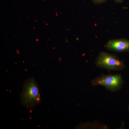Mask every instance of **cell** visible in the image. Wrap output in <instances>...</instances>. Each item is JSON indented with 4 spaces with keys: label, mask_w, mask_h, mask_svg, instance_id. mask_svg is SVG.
I'll use <instances>...</instances> for the list:
<instances>
[{
    "label": "cell",
    "mask_w": 129,
    "mask_h": 129,
    "mask_svg": "<svg viewBox=\"0 0 129 129\" xmlns=\"http://www.w3.org/2000/svg\"><path fill=\"white\" fill-rule=\"evenodd\" d=\"M20 97L22 105L28 108H32L41 102L39 86L34 78L31 77L24 81Z\"/></svg>",
    "instance_id": "obj_1"
},
{
    "label": "cell",
    "mask_w": 129,
    "mask_h": 129,
    "mask_svg": "<svg viewBox=\"0 0 129 129\" xmlns=\"http://www.w3.org/2000/svg\"><path fill=\"white\" fill-rule=\"evenodd\" d=\"M95 64L97 67L109 71H121L125 67L124 62L116 55L103 51L99 53Z\"/></svg>",
    "instance_id": "obj_2"
},
{
    "label": "cell",
    "mask_w": 129,
    "mask_h": 129,
    "mask_svg": "<svg viewBox=\"0 0 129 129\" xmlns=\"http://www.w3.org/2000/svg\"><path fill=\"white\" fill-rule=\"evenodd\" d=\"M124 82L120 74L106 75L102 74L92 80L91 83L93 86L97 85L103 86L107 90L113 92L120 90Z\"/></svg>",
    "instance_id": "obj_3"
},
{
    "label": "cell",
    "mask_w": 129,
    "mask_h": 129,
    "mask_svg": "<svg viewBox=\"0 0 129 129\" xmlns=\"http://www.w3.org/2000/svg\"><path fill=\"white\" fill-rule=\"evenodd\" d=\"M107 50L117 53L129 52V40L124 38L109 40L105 45Z\"/></svg>",
    "instance_id": "obj_4"
},
{
    "label": "cell",
    "mask_w": 129,
    "mask_h": 129,
    "mask_svg": "<svg viewBox=\"0 0 129 129\" xmlns=\"http://www.w3.org/2000/svg\"><path fill=\"white\" fill-rule=\"evenodd\" d=\"M95 5L101 4L105 3L108 0H91Z\"/></svg>",
    "instance_id": "obj_5"
},
{
    "label": "cell",
    "mask_w": 129,
    "mask_h": 129,
    "mask_svg": "<svg viewBox=\"0 0 129 129\" xmlns=\"http://www.w3.org/2000/svg\"><path fill=\"white\" fill-rule=\"evenodd\" d=\"M116 3H121L123 2L124 0H113Z\"/></svg>",
    "instance_id": "obj_6"
},
{
    "label": "cell",
    "mask_w": 129,
    "mask_h": 129,
    "mask_svg": "<svg viewBox=\"0 0 129 129\" xmlns=\"http://www.w3.org/2000/svg\"><path fill=\"white\" fill-rule=\"evenodd\" d=\"M128 110L129 111V106H128Z\"/></svg>",
    "instance_id": "obj_7"
}]
</instances>
